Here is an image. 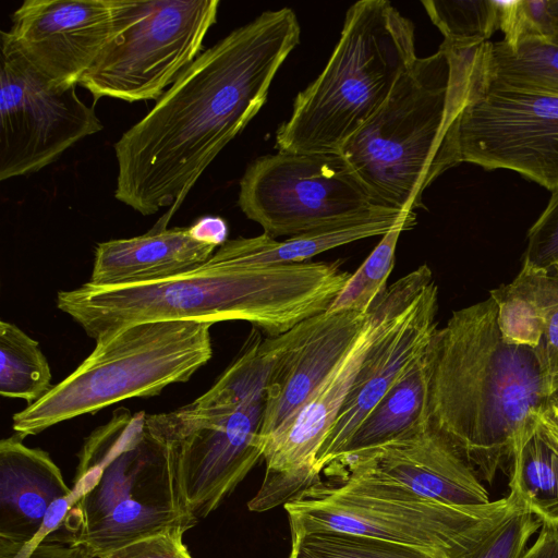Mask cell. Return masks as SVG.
<instances>
[{
  "mask_svg": "<svg viewBox=\"0 0 558 558\" xmlns=\"http://www.w3.org/2000/svg\"><path fill=\"white\" fill-rule=\"evenodd\" d=\"M301 26L290 8L268 10L204 49L113 144L114 197L166 228L197 180L259 112Z\"/></svg>",
  "mask_w": 558,
  "mask_h": 558,
  "instance_id": "cell-1",
  "label": "cell"
},
{
  "mask_svg": "<svg viewBox=\"0 0 558 558\" xmlns=\"http://www.w3.org/2000/svg\"><path fill=\"white\" fill-rule=\"evenodd\" d=\"M350 276L339 262L245 263L225 242L179 275L122 286L87 281L59 291L56 304L94 340L155 320H243L277 337L326 312Z\"/></svg>",
  "mask_w": 558,
  "mask_h": 558,
  "instance_id": "cell-2",
  "label": "cell"
},
{
  "mask_svg": "<svg viewBox=\"0 0 558 558\" xmlns=\"http://www.w3.org/2000/svg\"><path fill=\"white\" fill-rule=\"evenodd\" d=\"M428 355L430 424L492 483L510 470L551 397L545 360L504 339L490 296L453 311Z\"/></svg>",
  "mask_w": 558,
  "mask_h": 558,
  "instance_id": "cell-3",
  "label": "cell"
},
{
  "mask_svg": "<svg viewBox=\"0 0 558 558\" xmlns=\"http://www.w3.org/2000/svg\"><path fill=\"white\" fill-rule=\"evenodd\" d=\"M482 44L444 40L435 53L416 57L379 110L340 147L380 206L423 207L424 191L459 165L453 129L470 97Z\"/></svg>",
  "mask_w": 558,
  "mask_h": 558,
  "instance_id": "cell-4",
  "label": "cell"
},
{
  "mask_svg": "<svg viewBox=\"0 0 558 558\" xmlns=\"http://www.w3.org/2000/svg\"><path fill=\"white\" fill-rule=\"evenodd\" d=\"M281 359L278 347L252 328L213 386L175 410L146 414L163 447L185 510L205 519L263 459L259 434L266 391Z\"/></svg>",
  "mask_w": 558,
  "mask_h": 558,
  "instance_id": "cell-5",
  "label": "cell"
},
{
  "mask_svg": "<svg viewBox=\"0 0 558 558\" xmlns=\"http://www.w3.org/2000/svg\"><path fill=\"white\" fill-rule=\"evenodd\" d=\"M416 59L414 24L387 0H360L322 73L276 133L280 151L336 154L385 104Z\"/></svg>",
  "mask_w": 558,
  "mask_h": 558,
  "instance_id": "cell-6",
  "label": "cell"
},
{
  "mask_svg": "<svg viewBox=\"0 0 558 558\" xmlns=\"http://www.w3.org/2000/svg\"><path fill=\"white\" fill-rule=\"evenodd\" d=\"M78 463L96 468L98 478L63 525L92 556L198 522L182 505L166 451L149 433L144 412L118 408L85 439Z\"/></svg>",
  "mask_w": 558,
  "mask_h": 558,
  "instance_id": "cell-7",
  "label": "cell"
},
{
  "mask_svg": "<svg viewBox=\"0 0 558 558\" xmlns=\"http://www.w3.org/2000/svg\"><path fill=\"white\" fill-rule=\"evenodd\" d=\"M317 482L284 505L291 536L337 531L430 554L462 558L513 514L529 509L510 489L486 505L452 507L398 486L349 475Z\"/></svg>",
  "mask_w": 558,
  "mask_h": 558,
  "instance_id": "cell-8",
  "label": "cell"
},
{
  "mask_svg": "<svg viewBox=\"0 0 558 558\" xmlns=\"http://www.w3.org/2000/svg\"><path fill=\"white\" fill-rule=\"evenodd\" d=\"M209 323L155 320L98 338L90 354L40 400L14 413L24 439L64 421L187 381L213 356Z\"/></svg>",
  "mask_w": 558,
  "mask_h": 558,
  "instance_id": "cell-9",
  "label": "cell"
},
{
  "mask_svg": "<svg viewBox=\"0 0 558 558\" xmlns=\"http://www.w3.org/2000/svg\"><path fill=\"white\" fill-rule=\"evenodd\" d=\"M434 281L422 265L390 284L376 301L359 337L296 415L263 448L266 472L256 495L247 502L262 512L286 505L320 481L318 451L329 434L365 362L380 339L402 320Z\"/></svg>",
  "mask_w": 558,
  "mask_h": 558,
  "instance_id": "cell-10",
  "label": "cell"
},
{
  "mask_svg": "<svg viewBox=\"0 0 558 558\" xmlns=\"http://www.w3.org/2000/svg\"><path fill=\"white\" fill-rule=\"evenodd\" d=\"M219 0L126 1L118 34L80 86L94 100H157L204 50Z\"/></svg>",
  "mask_w": 558,
  "mask_h": 558,
  "instance_id": "cell-11",
  "label": "cell"
},
{
  "mask_svg": "<svg viewBox=\"0 0 558 558\" xmlns=\"http://www.w3.org/2000/svg\"><path fill=\"white\" fill-rule=\"evenodd\" d=\"M243 214L276 239L365 215L380 206L339 154L280 151L252 161L240 180Z\"/></svg>",
  "mask_w": 558,
  "mask_h": 558,
  "instance_id": "cell-12",
  "label": "cell"
},
{
  "mask_svg": "<svg viewBox=\"0 0 558 558\" xmlns=\"http://www.w3.org/2000/svg\"><path fill=\"white\" fill-rule=\"evenodd\" d=\"M453 140L459 163L511 170L550 192L558 190V98L489 82L481 51Z\"/></svg>",
  "mask_w": 558,
  "mask_h": 558,
  "instance_id": "cell-13",
  "label": "cell"
},
{
  "mask_svg": "<svg viewBox=\"0 0 558 558\" xmlns=\"http://www.w3.org/2000/svg\"><path fill=\"white\" fill-rule=\"evenodd\" d=\"M102 124L76 85L58 84L1 41L0 180L28 175L56 161Z\"/></svg>",
  "mask_w": 558,
  "mask_h": 558,
  "instance_id": "cell-14",
  "label": "cell"
},
{
  "mask_svg": "<svg viewBox=\"0 0 558 558\" xmlns=\"http://www.w3.org/2000/svg\"><path fill=\"white\" fill-rule=\"evenodd\" d=\"M125 0H25L1 41L50 81L78 85L118 34Z\"/></svg>",
  "mask_w": 558,
  "mask_h": 558,
  "instance_id": "cell-15",
  "label": "cell"
},
{
  "mask_svg": "<svg viewBox=\"0 0 558 558\" xmlns=\"http://www.w3.org/2000/svg\"><path fill=\"white\" fill-rule=\"evenodd\" d=\"M324 473L367 478L452 507L490 502L476 471L432 425L378 449L340 458Z\"/></svg>",
  "mask_w": 558,
  "mask_h": 558,
  "instance_id": "cell-16",
  "label": "cell"
},
{
  "mask_svg": "<svg viewBox=\"0 0 558 558\" xmlns=\"http://www.w3.org/2000/svg\"><path fill=\"white\" fill-rule=\"evenodd\" d=\"M368 313L326 311L296 325L294 340L275 369L266 391L259 434L262 451L347 354Z\"/></svg>",
  "mask_w": 558,
  "mask_h": 558,
  "instance_id": "cell-17",
  "label": "cell"
},
{
  "mask_svg": "<svg viewBox=\"0 0 558 558\" xmlns=\"http://www.w3.org/2000/svg\"><path fill=\"white\" fill-rule=\"evenodd\" d=\"M438 288L433 281L411 312L373 349L348 399L322 445L316 471L338 459L355 429L427 350L437 329Z\"/></svg>",
  "mask_w": 558,
  "mask_h": 558,
  "instance_id": "cell-18",
  "label": "cell"
},
{
  "mask_svg": "<svg viewBox=\"0 0 558 558\" xmlns=\"http://www.w3.org/2000/svg\"><path fill=\"white\" fill-rule=\"evenodd\" d=\"M71 489L49 453L13 435L0 441V558H14L51 505Z\"/></svg>",
  "mask_w": 558,
  "mask_h": 558,
  "instance_id": "cell-19",
  "label": "cell"
},
{
  "mask_svg": "<svg viewBox=\"0 0 558 558\" xmlns=\"http://www.w3.org/2000/svg\"><path fill=\"white\" fill-rule=\"evenodd\" d=\"M217 248L197 240L189 227H155L142 235L98 243L89 282L122 286L166 279L204 263Z\"/></svg>",
  "mask_w": 558,
  "mask_h": 558,
  "instance_id": "cell-20",
  "label": "cell"
},
{
  "mask_svg": "<svg viewBox=\"0 0 558 558\" xmlns=\"http://www.w3.org/2000/svg\"><path fill=\"white\" fill-rule=\"evenodd\" d=\"M416 218L414 210L378 207L365 215L278 241L265 233L228 240L245 263L287 264L308 262L326 251L372 236L384 235L401 221Z\"/></svg>",
  "mask_w": 558,
  "mask_h": 558,
  "instance_id": "cell-21",
  "label": "cell"
},
{
  "mask_svg": "<svg viewBox=\"0 0 558 558\" xmlns=\"http://www.w3.org/2000/svg\"><path fill=\"white\" fill-rule=\"evenodd\" d=\"M429 379L427 348L367 414L338 459L378 449L428 428Z\"/></svg>",
  "mask_w": 558,
  "mask_h": 558,
  "instance_id": "cell-22",
  "label": "cell"
},
{
  "mask_svg": "<svg viewBox=\"0 0 558 558\" xmlns=\"http://www.w3.org/2000/svg\"><path fill=\"white\" fill-rule=\"evenodd\" d=\"M481 66L500 87L558 98V44L549 39L531 37L514 46L483 43Z\"/></svg>",
  "mask_w": 558,
  "mask_h": 558,
  "instance_id": "cell-23",
  "label": "cell"
},
{
  "mask_svg": "<svg viewBox=\"0 0 558 558\" xmlns=\"http://www.w3.org/2000/svg\"><path fill=\"white\" fill-rule=\"evenodd\" d=\"M52 373L38 341L21 328L0 320V395L28 405L51 389Z\"/></svg>",
  "mask_w": 558,
  "mask_h": 558,
  "instance_id": "cell-24",
  "label": "cell"
},
{
  "mask_svg": "<svg viewBox=\"0 0 558 558\" xmlns=\"http://www.w3.org/2000/svg\"><path fill=\"white\" fill-rule=\"evenodd\" d=\"M497 308V323L508 342L538 348L544 333V323L538 308L533 267L522 262L517 277L507 284L490 291Z\"/></svg>",
  "mask_w": 558,
  "mask_h": 558,
  "instance_id": "cell-25",
  "label": "cell"
},
{
  "mask_svg": "<svg viewBox=\"0 0 558 558\" xmlns=\"http://www.w3.org/2000/svg\"><path fill=\"white\" fill-rule=\"evenodd\" d=\"M415 222L416 218L401 221L381 236L362 265L351 274L327 312H369L388 288L387 280L395 266L396 248L401 232L412 229Z\"/></svg>",
  "mask_w": 558,
  "mask_h": 558,
  "instance_id": "cell-26",
  "label": "cell"
},
{
  "mask_svg": "<svg viewBox=\"0 0 558 558\" xmlns=\"http://www.w3.org/2000/svg\"><path fill=\"white\" fill-rule=\"evenodd\" d=\"M289 558H436L425 551L381 539L312 531L291 536Z\"/></svg>",
  "mask_w": 558,
  "mask_h": 558,
  "instance_id": "cell-27",
  "label": "cell"
},
{
  "mask_svg": "<svg viewBox=\"0 0 558 558\" xmlns=\"http://www.w3.org/2000/svg\"><path fill=\"white\" fill-rule=\"evenodd\" d=\"M509 487L529 509L558 500V452L536 432L515 453Z\"/></svg>",
  "mask_w": 558,
  "mask_h": 558,
  "instance_id": "cell-28",
  "label": "cell"
},
{
  "mask_svg": "<svg viewBox=\"0 0 558 558\" xmlns=\"http://www.w3.org/2000/svg\"><path fill=\"white\" fill-rule=\"evenodd\" d=\"M432 23L450 44H482L499 28L496 0H424Z\"/></svg>",
  "mask_w": 558,
  "mask_h": 558,
  "instance_id": "cell-29",
  "label": "cell"
},
{
  "mask_svg": "<svg viewBox=\"0 0 558 558\" xmlns=\"http://www.w3.org/2000/svg\"><path fill=\"white\" fill-rule=\"evenodd\" d=\"M185 532L172 529L106 555L92 556L66 531L58 529L36 547L29 558H193L183 542Z\"/></svg>",
  "mask_w": 558,
  "mask_h": 558,
  "instance_id": "cell-30",
  "label": "cell"
},
{
  "mask_svg": "<svg viewBox=\"0 0 558 558\" xmlns=\"http://www.w3.org/2000/svg\"><path fill=\"white\" fill-rule=\"evenodd\" d=\"M496 3L499 29L508 46L531 37L551 40L554 31L548 10L549 0H496Z\"/></svg>",
  "mask_w": 558,
  "mask_h": 558,
  "instance_id": "cell-31",
  "label": "cell"
},
{
  "mask_svg": "<svg viewBox=\"0 0 558 558\" xmlns=\"http://www.w3.org/2000/svg\"><path fill=\"white\" fill-rule=\"evenodd\" d=\"M541 526L542 520L530 509H524L506 520L462 558H522L530 538Z\"/></svg>",
  "mask_w": 558,
  "mask_h": 558,
  "instance_id": "cell-32",
  "label": "cell"
},
{
  "mask_svg": "<svg viewBox=\"0 0 558 558\" xmlns=\"http://www.w3.org/2000/svg\"><path fill=\"white\" fill-rule=\"evenodd\" d=\"M531 266L535 295L544 323L543 339L537 349L545 360L548 376H550L558 363V272Z\"/></svg>",
  "mask_w": 558,
  "mask_h": 558,
  "instance_id": "cell-33",
  "label": "cell"
},
{
  "mask_svg": "<svg viewBox=\"0 0 558 558\" xmlns=\"http://www.w3.org/2000/svg\"><path fill=\"white\" fill-rule=\"evenodd\" d=\"M522 262L544 269L558 266V190L529 229Z\"/></svg>",
  "mask_w": 558,
  "mask_h": 558,
  "instance_id": "cell-34",
  "label": "cell"
},
{
  "mask_svg": "<svg viewBox=\"0 0 558 558\" xmlns=\"http://www.w3.org/2000/svg\"><path fill=\"white\" fill-rule=\"evenodd\" d=\"M189 228L197 240L210 243L217 247L229 240L228 223L219 216H203L196 219Z\"/></svg>",
  "mask_w": 558,
  "mask_h": 558,
  "instance_id": "cell-35",
  "label": "cell"
},
{
  "mask_svg": "<svg viewBox=\"0 0 558 558\" xmlns=\"http://www.w3.org/2000/svg\"><path fill=\"white\" fill-rule=\"evenodd\" d=\"M535 432L558 452V392L535 416Z\"/></svg>",
  "mask_w": 558,
  "mask_h": 558,
  "instance_id": "cell-36",
  "label": "cell"
},
{
  "mask_svg": "<svg viewBox=\"0 0 558 558\" xmlns=\"http://www.w3.org/2000/svg\"><path fill=\"white\" fill-rule=\"evenodd\" d=\"M522 558H558V526L542 521L536 539Z\"/></svg>",
  "mask_w": 558,
  "mask_h": 558,
  "instance_id": "cell-37",
  "label": "cell"
},
{
  "mask_svg": "<svg viewBox=\"0 0 558 558\" xmlns=\"http://www.w3.org/2000/svg\"><path fill=\"white\" fill-rule=\"evenodd\" d=\"M530 510L542 521L550 522L558 526V500L550 504L532 507Z\"/></svg>",
  "mask_w": 558,
  "mask_h": 558,
  "instance_id": "cell-38",
  "label": "cell"
},
{
  "mask_svg": "<svg viewBox=\"0 0 558 558\" xmlns=\"http://www.w3.org/2000/svg\"><path fill=\"white\" fill-rule=\"evenodd\" d=\"M548 10L554 31L551 41L558 44V0H549Z\"/></svg>",
  "mask_w": 558,
  "mask_h": 558,
  "instance_id": "cell-39",
  "label": "cell"
},
{
  "mask_svg": "<svg viewBox=\"0 0 558 558\" xmlns=\"http://www.w3.org/2000/svg\"><path fill=\"white\" fill-rule=\"evenodd\" d=\"M549 387L551 396L558 392V363L549 376Z\"/></svg>",
  "mask_w": 558,
  "mask_h": 558,
  "instance_id": "cell-40",
  "label": "cell"
},
{
  "mask_svg": "<svg viewBox=\"0 0 558 558\" xmlns=\"http://www.w3.org/2000/svg\"><path fill=\"white\" fill-rule=\"evenodd\" d=\"M553 270H556V271L558 272V266H557V267H555Z\"/></svg>",
  "mask_w": 558,
  "mask_h": 558,
  "instance_id": "cell-41",
  "label": "cell"
}]
</instances>
